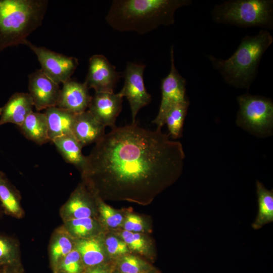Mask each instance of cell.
<instances>
[{
    "mask_svg": "<svg viewBox=\"0 0 273 273\" xmlns=\"http://www.w3.org/2000/svg\"><path fill=\"white\" fill-rule=\"evenodd\" d=\"M185 157L182 144L161 129L135 123L115 126L96 143L82 174L107 198L151 199L178 178Z\"/></svg>",
    "mask_w": 273,
    "mask_h": 273,
    "instance_id": "6da1fadb",
    "label": "cell"
},
{
    "mask_svg": "<svg viewBox=\"0 0 273 273\" xmlns=\"http://www.w3.org/2000/svg\"><path fill=\"white\" fill-rule=\"evenodd\" d=\"M192 3L191 0H114L106 20L117 31L143 34L161 25H172L175 11Z\"/></svg>",
    "mask_w": 273,
    "mask_h": 273,
    "instance_id": "7a4b0ae2",
    "label": "cell"
},
{
    "mask_svg": "<svg viewBox=\"0 0 273 273\" xmlns=\"http://www.w3.org/2000/svg\"><path fill=\"white\" fill-rule=\"evenodd\" d=\"M273 42L266 30L242 38L235 52L226 60L207 57L225 82L235 87L248 89L256 77L260 60Z\"/></svg>",
    "mask_w": 273,
    "mask_h": 273,
    "instance_id": "3957f363",
    "label": "cell"
},
{
    "mask_svg": "<svg viewBox=\"0 0 273 273\" xmlns=\"http://www.w3.org/2000/svg\"><path fill=\"white\" fill-rule=\"evenodd\" d=\"M48 4L47 0H0V52L25 45L41 25Z\"/></svg>",
    "mask_w": 273,
    "mask_h": 273,
    "instance_id": "277c9868",
    "label": "cell"
},
{
    "mask_svg": "<svg viewBox=\"0 0 273 273\" xmlns=\"http://www.w3.org/2000/svg\"><path fill=\"white\" fill-rule=\"evenodd\" d=\"M211 16L218 23L272 29L273 1H227L215 6L211 11Z\"/></svg>",
    "mask_w": 273,
    "mask_h": 273,
    "instance_id": "5b68a950",
    "label": "cell"
},
{
    "mask_svg": "<svg viewBox=\"0 0 273 273\" xmlns=\"http://www.w3.org/2000/svg\"><path fill=\"white\" fill-rule=\"evenodd\" d=\"M237 125L258 138L273 133V103L270 99L246 93L237 97Z\"/></svg>",
    "mask_w": 273,
    "mask_h": 273,
    "instance_id": "8992f818",
    "label": "cell"
},
{
    "mask_svg": "<svg viewBox=\"0 0 273 273\" xmlns=\"http://www.w3.org/2000/svg\"><path fill=\"white\" fill-rule=\"evenodd\" d=\"M36 55L41 70L57 83L63 84L71 76L78 65L77 58L68 57L52 51L43 47H38L27 40L25 43Z\"/></svg>",
    "mask_w": 273,
    "mask_h": 273,
    "instance_id": "52a82bcc",
    "label": "cell"
},
{
    "mask_svg": "<svg viewBox=\"0 0 273 273\" xmlns=\"http://www.w3.org/2000/svg\"><path fill=\"white\" fill-rule=\"evenodd\" d=\"M171 67L168 74L161 80V101L158 113L152 122L157 128L161 129L164 125L165 116L174 105L188 100L186 92V80L175 68L173 47L170 49Z\"/></svg>",
    "mask_w": 273,
    "mask_h": 273,
    "instance_id": "ba28073f",
    "label": "cell"
},
{
    "mask_svg": "<svg viewBox=\"0 0 273 273\" xmlns=\"http://www.w3.org/2000/svg\"><path fill=\"white\" fill-rule=\"evenodd\" d=\"M145 65L128 62L122 74L124 82L118 93L127 99L130 107L132 123H135V118L139 110L151 101V96L145 87L143 74Z\"/></svg>",
    "mask_w": 273,
    "mask_h": 273,
    "instance_id": "9c48e42d",
    "label": "cell"
},
{
    "mask_svg": "<svg viewBox=\"0 0 273 273\" xmlns=\"http://www.w3.org/2000/svg\"><path fill=\"white\" fill-rule=\"evenodd\" d=\"M121 73L102 55H94L89 59L88 72L84 83L95 93H114Z\"/></svg>",
    "mask_w": 273,
    "mask_h": 273,
    "instance_id": "30bf717a",
    "label": "cell"
},
{
    "mask_svg": "<svg viewBox=\"0 0 273 273\" xmlns=\"http://www.w3.org/2000/svg\"><path fill=\"white\" fill-rule=\"evenodd\" d=\"M28 90L34 107L40 111L57 106L61 88L39 69L28 75Z\"/></svg>",
    "mask_w": 273,
    "mask_h": 273,
    "instance_id": "8fae6325",
    "label": "cell"
},
{
    "mask_svg": "<svg viewBox=\"0 0 273 273\" xmlns=\"http://www.w3.org/2000/svg\"><path fill=\"white\" fill-rule=\"evenodd\" d=\"M122 101L123 97L118 93H95L88 110L104 126L113 128L121 111Z\"/></svg>",
    "mask_w": 273,
    "mask_h": 273,
    "instance_id": "7c38bea8",
    "label": "cell"
},
{
    "mask_svg": "<svg viewBox=\"0 0 273 273\" xmlns=\"http://www.w3.org/2000/svg\"><path fill=\"white\" fill-rule=\"evenodd\" d=\"M88 89L84 82L69 79L63 84L56 106L74 114L85 111L92 97Z\"/></svg>",
    "mask_w": 273,
    "mask_h": 273,
    "instance_id": "4fadbf2b",
    "label": "cell"
},
{
    "mask_svg": "<svg viewBox=\"0 0 273 273\" xmlns=\"http://www.w3.org/2000/svg\"><path fill=\"white\" fill-rule=\"evenodd\" d=\"M34 107L28 93L17 92L12 95L2 107L0 126L10 123L20 126Z\"/></svg>",
    "mask_w": 273,
    "mask_h": 273,
    "instance_id": "5bb4252c",
    "label": "cell"
},
{
    "mask_svg": "<svg viewBox=\"0 0 273 273\" xmlns=\"http://www.w3.org/2000/svg\"><path fill=\"white\" fill-rule=\"evenodd\" d=\"M105 127L86 110L76 114L72 133L83 147L100 140L105 134Z\"/></svg>",
    "mask_w": 273,
    "mask_h": 273,
    "instance_id": "9a60e30c",
    "label": "cell"
},
{
    "mask_svg": "<svg viewBox=\"0 0 273 273\" xmlns=\"http://www.w3.org/2000/svg\"><path fill=\"white\" fill-rule=\"evenodd\" d=\"M44 113L47 118L51 142L59 137L73 134V127L76 114L57 106L45 110Z\"/></svg>",
    "mask_w": 273,
    "mask_h": 273,
    "instance_id": "2e32d148",
    "label": "cell"
},
{
    "mask_svg": "<svg viewBox=\"0 0 273 273\" xmlns=\"http://www.w3.org/2000/svg\"><path fill=\"white\" fill-rule=\"evenodd\" d=\"M65 161L78 169L83 173L86 156L82 153L83 148L73 134L58 138L52 141Z\"/></svg>",
    "mask_w": 273,
    "mask_h": 273,
    "instance_id": "e0dca14e",
    "label": "cell"
},
{
    "mask_svg": "<svg viewBox=\"0 0 273 273\" xmlns=\"http://www.w3.org/2000/svg\"><path fill=\"white\" fill-rule=\"evenodd\" d=\"M19 127L26 139L38 145H42L51 142L44 113L32 111Z\"/></svg>",
    "mask_w": 273,
    "mask_h": 273,
    "instance_id": "ac0fdd59",
    "label": "cell"
},
{
    "mask_svg": "<svg viewBox=\"0 0 273 273\" xmlns=\"http://www.w3.org/2000/svg\"><path fill=\"white\" fill-rule=\"evenodd\" d=\"M256 186L258 212L252 227L257 230L273 222V190H267L258 180L256 181Z\"/></svg>",
    "mask_w": 273,
    "mask_h": 273,
    "instance_id": "d6986e66",
    "label": "cell"
},
{
    "mask_svg": "<svg viewBox=\"0 0 273 273\" xmlns=\"http://www.w3.org/2000/svg\"><path fill=\"white\" fill-rule=\"evenodd\" d=\"M190 105L188 100L172 106L167 112L164 124L167 125L168 135L176 140L182 136L184 121Z\"/></svg>",
    "mask_w": 273,
    "mask_h": 273,
    "instance_id": "ffe728a7",
    "label": "cell"
},
{
    "mask_svg": "<svg viewBox=\"0 0 273 273\" xmlns=\"http://www.w3.org/2000/svg\"><path fill=\"white\" fill-rule=\"evenodd\" d=\"M77 250L86 265H98L104 259L102 246L96 240H83L79 241L77 245Z\"/></svg>",
    "mask_w": 273,
    "mask_h": 273,
    "instance_id": "44dd1931",
    "label": "cell"
},
{
    "mask_svg": "<svg viewBox=\"0 0 273 273\" xmlns=\"http://www.w3.org/2000/svg\"><path fill=\"white\" fill-rule=\"evenodd\" d=\"M0 201L9 213L16 215L20 213L18 197L2 172H0Z\"/></svg>",
    "mask_w": 273,
    "mask_h": 273,
    "instance_id": "7402d4cb",
    "label": "cell"
},
{
    "mask_svg": "<svg viewBox=\"0 0 273 273\" xmlns=\"http://www.w3.org/2000/svg\"><path fill=\"white\" fill-rule=\"evenodd\" d=\"M86 196L82 189H79L71 197L66 208L73 218L90 217L92 211Z\"/></svg>",
    "mask_w": 273,
    "mask_h": 273,
    "instance_id": "603a6c76",
    "label": "cell"
},
{
    "mask_svg": "<svg viewBox=\"0 0 273 273\" xmlns=\"http://www.w3.org/2000/svg\"><path fill=\"white\" fill-rule=\"evenodd\" d=\"M147 268L144 261L131 255L124 256L120 263V269L122 273H146Z\"/></svg>",
    "mask_w": 273,
    "mask_h": 273,
    "instance_id": "cb8c5ba5",
    "label": "cell"
},
{
    "mask_svg": "<svg viewBox=\"0 0 273 273\" xmlns=\"http://www.w3.org/2000/svg\"><path fill=\"white\" fill-rule=\"evenodd\" d=\"M72 245L70 240L66 237L62 236L58 238L51 248L53 260L57 262L64 257L72 250Z\"/></svg>",
    "mask_w": 273,
    "mask_h": 273,
    "instance_id": "d4e9b609",
    "label": "cell"
},
{
    "mask_svg": "<svg viewBox=\"0 0 273 273\" xmlns=\"http://www.w3.org/2000/svg\"><path fill=\"white\" fill-rule=\"evenodd\" d=\"M100 212L106 224L111 228H116L123 220L121 214L110 206L103 203L100 204Z\"/></svg>",
    "mask_w": 273,
    "mask_h": 273,
    "instance_id": "484cf974",
    "label": "cell"
},
{
    "mask_svg": "<svg viewBox=\"0 0 273 273\" xmlns=\"http://www.w3.org/2000/svg\"><path fill=\"white\" fill-rule=\"evenodd\" d=\"M121 235L123 241L130 249L139 252L144 251L146 242L140 234L125 230Z\"/></svg>",
    "mask_w": 273,
    "mask_h": 273,
    "instance_id": "4316f807",
    "label": "cell"
},
{
    "mask_svg": "<svg viewBox=\"0 0 273 273\" xmlns=\"http://www.w3.org/2000/svg\"><path fill=\"white\" fill-rule=\"evenodd\" d=\"M80 256L77 250H72L63 260L61 267L66 273H79Z\"/></svg>",
    "mask_w": 273,
    "mask_h": 273,
    "instance_id": "83f0119b",
    "label": "cell"
},
{
    "mask_svg": "<svg viewBox=\"0 0 273 273\" xmlns=\"http://www.w3.org/2000/svg\"><path fill=\"white\" fill-rule=\"evenodd\" d=\"M72 232L76 235L83 237L89 234L94 229V222L90 217L75 219L70 221Z\"/></svg>",
    "mask_w": 273,
    "mask_h": 273,
    "instance_id": "f1b7e54d",
    "label": "cell"
},
{
    "mask_svg": "<svg viewBox=\"0 0 273 273\" xmlns=\"http://www.w3.org/2000/svg\"><path fill=\"white\" fill-rule=\"evenodd\" d=\"M106 246L108 252L112 255H122L128 252L126 243L114 237L107 238Z\"/></svg>",
    "mask_w": 273,
    "mask_h": 273,
    "instance_id": "f546056e",
    "label": "cell"
},
{
    "mask_svg": "<svg viewBox=\"0 0 273 273\" xmlns=\"http://www.w3.org/2000/svg\"><path fill=\"white\" fill-rule=\"evenodd\" d=\"M14 249L12 244L0 237V264L11 263L13 260Z\"/></svg>",
    "mask_w": 273,
    "mask_h": 273,
    "instance_id": "4dcf8cb0",
    "label": "cell"
},
{
    "mask_svg": "<svg viewBox=\"0 0 273 273\" xmlns=\"http://www.w3.org/2000/svg\"><path fill=\"white\" fill-rule=\"evenodd\" d=\"M143 221L140 216L133 214L127 215L124 226L125 231L138 233L143 231Z\"/></svg>",
    "mask_w": 273,
    "mask_h": 273,
    "instance_id": "1f68e13d",
    "label": "cell"
},
{
    "mask_svg": "<svg viewBox=\"0 0 273 273\" xmlns=\"http://www.w3.org/2000/svg\"><path fill=\"white\" fill-rule=\"evenodd\" d=\"M88 273H107V272L101 269L96 268L89 271Z\"/></svg>",
    "mask_w": 273,
    "mask_h": 273,
    "instance_id": "d6a6232c",
    "label": "cell"
},
{
    "mask_svg": "<svg viewBox=\"0 0 273 273\" xmlns=\"http://www.w3.org/2000/svg\"><path fill=\"white\" fill-rule=\"evenodd\" d=\"M2 110V107H0V115L1 114Z\"/></svg>",
    "mask_w": 273,
    "mask_h": 273,
    "instance_id": "836d02e7",
    "label": "cell"
}]
</instances>
